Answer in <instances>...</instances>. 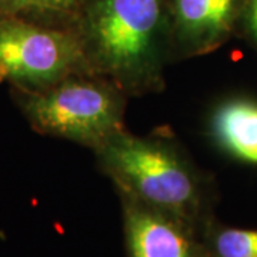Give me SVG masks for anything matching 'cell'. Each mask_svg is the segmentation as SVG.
Returning <instances> with one entry per match:
<instances>
[{"mask_svg":"<svg viewBox=\"0 0 257 257\" xmlns=\"http://www.w3.org/2000/svg\"><path fill=\"white\" fill-rule=\"evenodd\" d=\"M240 0H167L170 39L186 55H202L229 33Z\"/></svg>","mask_w":257,"mask_h":257,"instance_id":"6","label":"cell"},{"mask_svg":"<svg viewBox=\"0 0 257 257\" xmlns=\"http://www.w3.org/2000/svg\"><path fill=\"white\" fill-rule=\"evenodd\" d=\"M203 251L204 257H257V230L213 226Z\"/></svg>","mask_w":257,"mask_h":257,"instance_id":"8","label":"cell"},{"mask_svg":"<svg viewBox=\"0 0 257 257\" xmlns=\"http://www.w3.org/2000/svg\"><path fill=\"white\" fill-rule=\"evenodd\" d=\"M103 172L121 196L196 227L204 211V189L194 166L170 142L140 138L123 128L97 147Z\"/></svg>","mask_w":257,"mask_h":257,"instance_id":"2","label":"cell"},{"mask_svg":"<svg viewBox=\"0 0 257 257\" xmlns=\"http://www.w3.org/2000/svg\"><path fill=\"white\" fill-rule=\"evenodd\" d=\"M26 0H0V19L20 16Z\"/></svg>","mask_w":257,"mask_h":257,"instance_id":"10","label":"cell"},{"mask_svg":"<svg viewBox=\"0 0 257 257\" xmlns=\"http://www.w3.org/2000/svg\"><path fill=\"white\" fill-rule=\"evenodd\" d=\"M211 133L230 155L257 165V101H224L213 113Z\"/></svg>","mask_w":257,"mask_h":257,"instance_id":"7","label":"cell"},{"mask_svg":"<svg viewBox=\"0 0 257 257\" xmlns=\"http://www.w3.org/2000/svg\"><path fill=\"white\" fill-rule=\"evenodd\" d=\"M90 72L124 93L157 90L170 40L167 0H87L72 25Z\"/></svg>","mask_w":257,"mask_h":257,"instance_id":"1","label":"cell"},{"mask_svg":"<svg viewBox=\"0 0 257 257\" xmlns=\"http://www.w3.org/2000/svg\"><path fill=\"white\" fill-rule=\"evenodd\" d=\"M87 0H26L22 18L39 23L72 28Z\"/></svg>","mask_w":257,"mask_h":257,"instance_id":"9","label":"cell"},{"mask_svg":"<svg viewBox=\"0 0 257 257\" xmlns=\"http://www.w3.org/2000/svg\"><path fill=\"white\" fill-rule=\"evenodd\" d=\"M244 12L247 18L248 28L257 39V0H244Z\"/></svg>","mask_w":257,"mask_h":257,"instance_id":"11","label":"cell"},{"mask_svg":"<svg viewBox=\"0 0 257 257\" xmlns=\"http://www.w3.org/2000/svg\"><path fill=\"white\" fill-rule=\"evenodd\" d=\"M20 107L32 127L96 150L121 130L124 92L111 82L83 74L36 92L18 90Z\"/></svg>","mask_w":257,"mask_h":257,"instance_id":"3","label":"cell"},{"mask_svg":"<svg viewBox=\"0 0 257 257\" xmlns=\"http://www.w3.org/2000/svg\"><path fill=\"white\" fill-rule=\"evenodd\" d=\"M87 73L90 66L73 28L22 16L0 19V83L36 92Z\"/></svg>","mask_w":257,"mask_h":257,"instance_id":"4","label":"cell"},{"mask_svg":"<svg viewBox=\"0 0 257 257\" xmlns=\"http://www.w3.org/2000/svg\"><path fill=\"white\" fill-rule=\"evenodd\" d=\"M123 197L124 234L130 257H204L190 224L143 203Z\"/></svg>","mask_w":257,"mask_h":257,"instance_id":"5","label":"cell"}]
</instances>
